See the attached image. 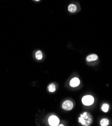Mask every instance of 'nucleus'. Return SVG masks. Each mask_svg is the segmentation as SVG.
Here are the masks:
<instances>
[{
	"label": "nucleus",
	"mask_w": 112,
	"mask_h": 126,
	"mask_svg": "<svg viewBox=\"0 0 112 126\" xmlns=\"http://www.w3.org/2000/svg\"><path fill=\"white\" fill-rule=\"evenodd\" d=\"M35 57L37 60H41L43 58V54L41 51L39 50L35 53Z\"/></svg>",
	"instance_id": "obj_11"
},
{
	"label": "nucleus",
	"mask_w": 112,
	"mask_h": 126,
	"mask_svg": "<svg viewBox=\"0 0 112 126\" xmlns=\"http://www.w3.org/2000/svg\"><path fill=\"white\" fill-rule=\"evenodd\" d=\"M68 11L71 13H74L77 11V6L74 4H70L68 7Z\"/></svg>",
	"instance_id": "obj_7"
},
{
	"label": "nucleus",
	"mask_w": 112,
	"mask_h": 126,
	"mask_svg": "<svg viewBox=\"0 0 112 126\" xmlns=\"http://www.w3.org/2000/svg\"><path fill=\"white\" fill-rule=\"evenodd\" d=\"M97 59H98V56L95 54L90 55L87 56V57H86V60L88 62H91V61H95Z\"/></svg>",
	"instance_id": "obj_6"
},
{
	"label": "nucleus",
	"mask_w": 112,
	"mask_h": 126,
	"mask_svg": "<svg viewBox=\"0 0 112 126\" xmlns=\"http://www.w3.org/2000/svg\"><path fill=\"white\" fill-rule=\"evenodd\" d=\"M34 1H40V0H34Z\"/></svg>",
	"instance_id": "obj_12"
},
{
	"label": "nucleus",
	"mask_w": 112,
	"mask_h": 126,
	"mask_svg": "<svg viewBox=\"0 0 112 126\" xmlns=\"http://www.w3.org/2000/svg\"><path fill=\"white\" fill-rule=\"evenodd\" d=\"M73 108V104L70 100H65L62 104V108L66 110H70Z\"/></svg>",
	"instance_id": "obj_4"
},
{
	"label": "nucleus",
	"mask_w": 112,
	"mask_h": 126,
	"mask_svg": "<svg viewBox=\"0 0 112 126\" xmlns=\"http://www.w3.org/2000/svg\"><path fill=\"white\" fill-rule=\"evenodd\" d=\"M109 120L106 118L102 119L100 121V125L102 126H107L109 125Z\"/></svg>",
	"instance_id": "obj_8"
},
{
	"label": "nucleus",
	"mask_w": 112,
	"mask_h": 126,
	"mask_svg": "<svg viewBox=\"0 0 112 126\" xmlns=\"http://www.w3.org/2000/svg\"><path fill=\"white\" fill-rule=\"evenodd\" d=\"M48 123L50 126H57L59 125L60 120L59 118L56 116H51L48 118Z\"/></svg>",
	"instance_id": "obj_3"
},
{
	"label": "nucleus",
	"mask_w": 112,
	"mask_h": 126,
	"mask_svg": "<svg viewBox=\"0 0 112 126\" xmlns=\"http://www.w3.org/2000/svg\"><path fill=\"white\" fill-rule=\"evenodd\" d=\"M82 102L85 106H90L94 103V98L90 95H85L82 98Z\"/></svg>",
	"instance_id": "obj_2"
},
{
	"label": "nucleus",
	"mask_w": 112,
	"mask_h": 126,
	"mask_svg": "<svg viewBox=\"0 0 112 126\" xmlns=\"http://www.w3.org/2000/svg\"><path fill=\"white\" fill-rule=\"evenodd\" d=\"M80 80L77 78H73L70 81V85L72 87H75L80 84Z\"/></svg>",
	"instance_id": "obj_5"
},
{
	"label": "nucleus",
	"mask_w": 112,
	"mask_h": 126,
	"mask_svg": "<svg viewBox=\"0 0 112 126\" xmlns=\"http://www.w3.org/2000/svg\"><path fill=\"white\" fill-rule=\"evenodd\" d=\"M47 89L49 92L53 93V92H55V91H56V85L53 83L49 85V86L47 87Z\"/></svg>",
	"instance_id": "obj_9"
},
{
	"label": "nucleus",
	"mask_w": 112,
	"mask_h": 126,
	"mask_svg": "<svg viewBox=\"0 0 112 126\" xmlns=\"http://www.w3.org/2000/svg\"><path fill=\"white\" fill-rule=\"evenodd\" d=\"M79 122L84 126H90L92 122L93 119L91 115L88 112H84L82 114L80 115L78 119Z\"/></svg>",
	"instance_id": "obj_1"
},
{
	"label": "nucleus",
	"mask_w": 112,
	"mask_h": 126,
	"mask_svg": "<svg viewBox=\"0 0 112 126\" xmlns=\"http://www.w3.org/2000/svg\"><path fill=\"white\" fill-rule=\"evenodd\" d=\"M110 108V106L107 104H104L101 108L102 110L105 112H107L109 111Z\"/></svg>",
	"instance_id": "obj_10"
}]
</instances>
